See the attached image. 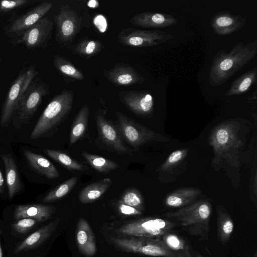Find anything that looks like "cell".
I'll return each instance as SVG.
<instances>
[{
  "instance_id": "cell-1",
  "label": "cell",
  "mask_w": 257,
  "mask_h": 257,
  "mask_svg": "<svg viewBox=\"0 0 257 257\" xmlns=\"http://www.w3.org/2000/svg\"><path fill=\"white\" fill-rule=\"evenodd\" d=\"M257 54V40L244 44L239 41L229 52L220 50L214 56L208 74L209 83L215 87L222 85L250 62Z\"/></svg>"
},
{
  "instance_id": "cell-2",
  "label": "cell",
  "mask_w": 257,
  "mask_h": 257,
  "mask_svg": "<svg viewBox=\"0 0 257 257\" xmlns=\"http://www.w3.org/2000/svg\"><path fill=\"white\" fill-rule=\"evenodd\" d=\"M211 211V203L201 200L176 211L168 212L166 216L178 221L188 233L205 240L209 236Z\"/></svg>"
},
{
  "instance_id": "cell-3",
  "label": "cell",
  "mask_w": 257,
  "mask_h": 257,
  "mask_svg": "<svg viewBox=\"0 0 257 257\" xmlns=\"http://www.w3.org/2000/svg\"><path fill=\"white\" fill-rule=\"evenodd\" d=\"M73 100L74 93L70 90H64L55 96L40 116L31 133V138L46 137L54 132L71 111Z\"/></svg>"
},
{
  "instance_id": "cell-4",
  "label": "cell",
  "mask_w": 257,
  "mask_h": 257,
  "mask_svg": "<svg viewBox=\"0 0 257 257\" xmlns=\"http://www.w3.org/2000/svg\"><path fill=\"white\" fill-rule=\"evenodd\" d=\"M48 88L41 80L34 79L22 95L13 114L15 127L27 124L40 105Z\"/></svg>"
},
{
  "instance_id": "cell-5",
  "label": "cell",
  "mask_w": 257,
  "mask_h": 257,
  "mask_svg": "<svg viewBox=\"0 0 257 257\" xmlns=\"http://www.w3.org/2000/svg\"><path fill=\"white\" fill-rule=\"evenodd\" d=\"M110 240L115 246L124 251L152 256L178 257L166 246L161 237H112Z\"/></svg>"
},
{
  "instance_id": "cell-6",
  "label": "cell",
  "mask_w": 257,
  "mask_h": 257,
  "mask_svg": "<svg viewBox=\"0 0 257 257\" xmlns=\"http://www.w3.org/2000/svg\"><path fill=\"white\" fill-rule=\"evenodd\" d=\"M235 121H227L219 124L212 131L209 138V144L217 157L231 158V155L242 146L239 138Z\"/></svg>"
},
{
  "instance_id": "cell-7",
  "label": "cell",
  "mask_w": 257,
  "mask_h": 257,
  "mask_svg": "<svg viewBox=\"0 0 257 257\" xmlns=\"http://www.w3.org/2000/svg\"><path fill=\"white\" fill-rule=\"evenodd\" d=\"M38 74L33 67L23 69L11 85L2 111L0 123L6 127L10 122L13 114L22 95Z\"/></svg>"
},
{
  "instance_id": "cell-8",
  "label": "cell",
  "mask_w": 257,
  "mask_h": 257,
  "mask_svg": "<svg viewBox=\"0 0 257 257\" xmlns=\"http://www.w3.org/2000/svg\"><path fill=\"white\" fill-rule=\"evenodd\" d=\"M116 115L118 130L123 140L133 147H138L154 141L163 143L169 141L120 112H116Z\"/></svg>"
},
{
  "instance_id": "cell-9",
  "label": "cell",
  "mask_w": 257,
  "mask_h": 257,
  "mask_svg": "<svg viewBox=\"0 0 257 257\" xmlns=\"http://www.w3.org/2000/svg\"><path fill=\"white\" fill-rule=\"evenodd\" d=\"M175 226L176 223L169 220L147 217L125 224L118 230L131 236L156 238L169 232Z\"/></svg>"
},
{
  "instance_id": "cell-10",
  "label": "cell",
  "mask_w": 257,
  "mask_h": 257,
  "mask_svg": "<svg viewBox=\"0 0 257 257\" xmlns=\"http://www.w3.org/2000/svg\"><path fill=\"white\" fill-rule=\"evenodd\" d=\"M173 38L172 34L158 29L142 30L126 28L122 30L118 35V41L122 45L140 47L159 45Z\"/></svg>"
},
{
  "instance_id": "cell-11",
  "label": "cell",
  "mask_w": 257,
  "mask_h": 257,
  "mask_svg": "<svg viewBox=\"0 0 257 257\" xmlns=\"http://www.w3.org/2000/svg\"><path fill=\"white\" fill-rule=\"evenodd\" d=\"M97 128L101 139L109 147L120 154L132 155L131 150L126 147L119 131L105 117V111L99 109L95 115Z\"/></svg>"
},
{
  "instance_id": "cell-12",
  "label": "cell",
  "mask_w": 257,
  "mask_h": 257,
  "mask_svg": "<svg viewBox=\"0 0 257 257\" xmlns=\"http://www.w3.org/2000/svg\"><path fill=\"white\" fill-rule=\"evenodd\" d=\"M53 22L43 17L20 36L12 40L13 44H22L28 48H44L50 37Z\"/></svg>"
},
{
  "instance_id": "cell-13",
  "label": "cell",
  "mask_w": 257,
  "mask_h": 257,
  "mask_svg": "<svg viewBox=\"0 0 257 257\" xmlns=\"http://www.w3.org/2000/svg\"><path fill=\"white\" fill-rule=\"evenodd\" d=\"M51 2L43 3L25 14L16 19L5 28V33L10 37H17L34 25L52 8Z\"/></svg>"
},
{
  "instance_id": "cell-14",
  "label": "cell",
  "mask_w": 257,
  "mask_h": 257,
  "mask_svg": "<svg viewBox=\"0 0 257 257\" xmlns=\"http://www.w3.org/2000/svg\"><path fill=\"white\" fill-rule=\"evenodd\" d=\"M56 36L62 42L71 41L78 33L81 20L77 13L68 5H62L54 17Z\"/></svg>"
},
{
  "instance_id": "cell-15",
  "label": "cell",
  "mask_w": 257,
  "mask_h": 257,
  "mask_svg": "<svg viewBox=\"0 0 257 257\" xmlns=\"http://www.w3.org/2000/svg\"><path fill=\"white\" fill-rule=\"evenodd\" d=\"M121 101L137 115L147 117L154 110V99L151 94L144 90L123 91L119 93Z\"/></svg>"
},
{
  "instance_id": "cell-16",
  "label": "cell",
  "mask_w": 257,
  "mask_h": 257,
  "mask_svg": "<svg viewBox=\"0 0 257 257\" xmlns=\"http://www.w3.org/2000/svg\"><path fill=\"white\" fill-rule=\"evenodd\" d=\"M246 22V17L225 11L219 12L212 17L210 26L215 34L226 36L241 29Z\"/></svg>"
},
{
  "instance_id": "cell-17",
  "label": "cell",
  "mask_w": 257,
  "mask_h": 257,
  "mask_svg": "<svg viewBox=\"0 0 257 257\" xmlns=\"http://www.w3.org/2000/svg\"><path fill=\"white\" fill-rule=\"evenodd\" d=\"M131 22L136 26L157 29L175 25L178 23V20L166 13L147 12L136 14Z\"/></svg>"
},
{
  "instance_id": "cell-18",
  "label": "cell",
  "mask_w": 257,
  "mask_h": 257,
  "mask_svg": "<svg viewBox=\"0 0 257 257\" xmlns=\"http://www.w3.org/2000/svg\"><path fill=\"white\" fill-rule=\"evenodd\" d=\"M106 79L115 85L128 86L142 84L145 78L133 67L127 65H116L104 73Z\"/></svg>"
},
{
  "instance_id": "cell-19",
  "label": "cell",
  "mask_w": 257,
  "mask_h": 257,
  "mask_svg": "<svg viewBox=\"0 0 257 257\" xmlns=\"http://www.w3.org/2000/svg\"><path fill=\"white\" fill-rule=\"evenodd\" d=\"M76 242L80 251L85 256H93L97 248L94 234L88 222L80 218L76 228Z\"/></svg>"
},
{
  "instance_id": "cell-20",
  "label": "cell",
  "mask_w": 257,
  "mask_h": 257,
  "mask_svg": "<svg viewBox=\"0 0 257 257\" xmlns=\"http://www.w3.org/2000/svg\"><path fill=\"white\" fill-rule=\"evenodd\" d=\"M59 222V219H57L30 234L16 247L14 253L17 254L39 246L52 235L56 229Z\"/></svg>"
},
{
  "instance_id": "cell-21",
  "label": "cell",
  "mask_w": 257,
  "mask_h": 257,
  "mask_svg": "<svg viewBox=\"0 0 257 257\" xmlns=\"http://www.w3.org/2000/svg\"><path fill=\"white\" fill-rule=\"evenodd\" d=\"M54 206L43 204H28L18 206L14 212V218L19 220L30 218L38 221L49 219L55 212Z\"/></svg>"
},
{
  "instance_id": "cell-22",
  "label": "cell",
  "mask_w": 257,
  "mask_h": 257,
  "mask_svg": "<svg viewBox=\"0 0 257 257\" xmlns=\"http://www.w3.org/2000/svg\"><path fill=\"white\" fill-rule=\"evenodd\" d=\"M25 156L31 167L39 173L51 179L59 177L60 174L55 166L42 155L25 151Z\"/></svg>"
},
{
  "instance_id": "cell-23",
  "label": "cell",
  "mask_w": 257,
  "mask_h": 257,
  "mask_svg": "<svg viewBox=\"0 0 257 257\" xmlns=\"http://www.w3.org/2000/svg\"><path fill=\"white\" fill-rule=\"evenodd\" d=\"M112 183L110 178H105L87 185L79 193L80 201L82 204H87L99 199L109 188Z\"/></svg>"
},
{
  "instance_id": "cell-24",
  "label": "cell",
  "mask_w": 257,
  "mask_h": 257,
  "mask_svg": "<svg viewBox=\"0 0 257 257\" xmlns=\"http://www.w3.org/2000/svg\"><path fill=\"white\" fill-rule=\"evenodd\" d=\"M1 157L5 167L9 196L12 199L22 188L17 167L10 155H2Z\"/></svg>"
},
{
  "instance_id": "cell-25",
  "label": "cell",
  "mask_w": 257,
  "mask_h": 257,
  "mask_svg": "<svg viewBox=\"0 0 257 257\" xmlns=\"http://www.w3.org/2000/svg\"><path fill=\"white\" fill-rule=\"evenodd\" d=\"M202 193L195 188L177 189L168 194L165 198V204L170 207H183L195 200Z\"/></svg>"
},
{
  "instance_id": "cell-26",
  "label": "cell",
  "mask_w": 257,
  "mask_h": 257,
  "mask_svg": "<svg viewBox=\"0 0 257 257\" xmlns=\"http://www.w3.org/2000/svg\"><path fill=\"white\" fill-rule=\"evenodd\" d=\"M256 80L257 69L254 68L235 79L224 94V96L229 97L245 93L253 85L256 83Z\"/></svg>"
},
{
  "instance_id": "cell-27",
  "label": "cell",
  "mask_w": 257,
  "mask_h": 257,
  "mask_svg": "<svg viewBox=\"0 0 257 257\" xmlns=\"http://www.w3.org/2000/svg\"><path fill=\"white\" fill-rule=\"evenodd\" d=\"M216 212L218 238L223 244H226L233 231L234 223L230 215L222 205L216 207Z\"/></svg>"
},
{
  "instance_id": "cell-28",
  "label": "cell",
  "mask_w": 257,
  "mask_h": 257,
  "mask_svg": "<svg viewBox=\"0 0 257 257\" xmlns=\"http://www.w3.org/2000/svg\"><path fill=\"white\" fill-rule=\"evenodd\" d=\"M89 114L88 106L87 104L83 105L72 123L70 132V145L75 144L84 135L87 128Z\"/></svg>"
},
{
  "instance_id": "cell-29",
  "label": "cell",
  "mask_w": 257,
  "mask_h": 257,
  "mask_svg": "<svg viewBox=\"0 0 257 257\" xmlns=\"http://www.w3.org/2000/svg\"><path fill=\"white\" fill-rule=\"evenodd\" d=\"M43 151L53 160L69 170L83 171L89 168L88 166L80 164L67 154L60 150L47 149Z\"/></svg>"
},
{
  "instance_id": "cell-30",
  "label": "cell",
  "mask_w": 257,
  "mask_h": 257,
  "mask_svg": "<svg viewBox=\"0 0 257 257\" xmlns=\"http://www.w3.org/2000/svg\"><path fill=\"white\" fill-rule=\"evenodd\" d=\"M82 156L91 167L99 172L108 173L117 169L119 166L116 162L100 156L86 152H83Z\"/></svg>"
},
{
  "instance_id": "cell-31",
  "label": "cell",
  "mask_w": 257,
  "mask_h": 257,
  "mask_svg": "<svg viewBox=\"0 0 257 257\" xmlns=\"http://www.w3.org/2000/svg\"><path fill=\"white\" fill-rule=\"evenodd\" d=\"M77 177H72L64 181L50 191L43 199L44 203H50L57 201L68 194L76 184Z\"/></svg>"
},
{
  "instance_id": "cell-32",
  "label": "cell",
  "mask_w": 257,
  "mask_h": 257,
  "mask_svg": "<svg viewBox=\"0 0 257 257\" xmlns=\"http://www.w3.org/2000/svg\"><path fill=\"white\" fill-rule=\"evenodd\" d=\"M53 62L54 66L63 75L76 80L84 79L83 73L63 57L59 55L55 56Z\"/></svg>"
},
{
  "instance_id": "cell-33",
  "label": "cell",
  "mask_w": 257,
  "mask_h": 257,
  "mask_svg": "<svg viewBox=\"0 0 257 257\" xmlns=\"http://www.w3.org/2000/svg\"><path fill=\"white\" fill-rule=\"evenodd\" d=\"M161 239L166 246L178 257H183L185 252L188 249L185 241L175 234L168 232L163 235Z\"/></svg>"
},
{
  "instance_id": "cell-34",
  "label": "cell",
  "mask_w": 257,
  "mask_h": 257,
  "mask_svg": "<svg viewBox=\"0 0 257 257\" xmlns=\"http://www.w3.org/2000/svg\"><path fill=\"white\" fill-rule=\"evenodd\" d=\"M118 203L133 207L142 211L144 209V199L140 191L135 188L125 190L120 196Z\"/></svg>"
},
{
  "instance_id": "cell-35",
  "label": "cell",
  "mask_w": 257,
  "mask_h": 257,
  "mask_svg": "<svg viewBox=\"0 0 257 257\" xmlns=\"http://www.w3.org/2000/svg\"><path fill=\"white\" fill-rule=\"evenodd\" d=\"M75 53L85 56L95 55L102 49V44L98 41L84 40L81 41L73 48Z\"/></svg>"
},
{
  "instance_id": "cell-36",
  "label": "cell",
  "mask_w": 257,
  "mask_h": 257,
  "mask_svg": "<svg viewBox=\"0 0 257 257\" xmlns=\"http://www.w3.org/2000/svg\"><path fill=\"white\" fill-rule=\"evenodd\" d=\"M188 150L186 149L173 152L161 165L160 170L165 172L175 167L185 159Z\"/></svg>"
},
{
  "instance_id": "cell-37",
  "label": "cell",
  "mask_w": 257,
  "mask_h": 257,
  "mask_svg": "<svg viewBox=\"0 0 257 257\" xmlns=\"http://www.w3.org/2000/svg\"><path fill=\"white\" fill-rule=\"evenodd\" d=\"M32 2H33L29 0L0 1V14H7Z\"/></svg>"
},
{
  "instance_id": "cell-38",
  "label": "cell",
  "mask_w": 257,
  "mask_h": 257,
  "mask_svg": "<svg viewBox=\"0 0 257 257\" xmlns=\"http://www.w3.org/2000/svg\"><path fill=\"white\" fill-rule=\"evenodd\" d=\"M37 222V220L33 218H22L14 222L13 227L16 232L24 233L30 230Z\"/></svg>"
},
{
  "instance_id": "cell-39",
  "label": "cell",
  "mask_w": 257,
  "mask_h": 257,
  "mask_svg": "<svg viewBox=\"0 0 257 257\" xmlns=\"http://www.w3.org/2000/svg\"><path fill=\"white\" fill-rule=\"evenodd\" d=\"M117 207L118 212L123 215H140L142 214V212L141 211L123 203H118Z\"/></svg>"
},
{
  "instance_id": "cell-40",
  "label": "cell",
  "mask_w": 257,
  "mask_h": 257,
  "mask_svg": "<svg viewBox=\"0 0 257 257\" xmlns=\"http://www.w3.org/2000/svg\"><path fill=\"white\" fill-rule=\"evenodd\" d=\"M246 101L251 105H256L257 101V90L256 89L248 96Z\"/></svg>"
},
{
  "instance_id": "cell-41",
  "label": "cell",
  "mask_w": 257,
  "mask_h": 257,
  "mask_svg": "<svg viewBox=\"0 0 257 257\" xmlns=\"http://www.w3.org/2000/svg\"><path fill=\"white\" fill-rule=\"evenodd\" d=\"M5 189V179L0 169V193H2Z\"/></svg>"
},
{
  "instance_id": "cell-42",
  "label": "cell",
  "mask_w": 257,
  "mask_h": 257,
  "mask_svg": "<svg viewBox=\"0 0 257 257\" xmlns=\"http://www.w3.org/2000/svg\"><path fill=\"white\" fill-rule=\"evenodd\" d=\"M183 257H192V256L191 255V254L190 253V252L189 251V249L187 250L185 252ZM195 257H204V256H201V255H197V256H196Z\"/></svg>"
},
{
  "instance_id": "cell-43",
  "label": "cell",
  "mask_w": 257,
  "mask_h": 257,
  "mask_svg": "<svg viewBox=\"0 0 257 257\" xmlns=\"http://www.w3.org/2000/svg\"><path fill=\"white\" fill-rule=\"evenodd\" d=\"M0 257H3V251L0 242Z\"/></svg>"
},
{
  "instance_id": "cell-44",
  "label": "cell",
  "mask_w": 257,
  "mask_h": 257,
  "mask_svg": "<svg viewBox=\"0 0 257 257\" xmlns=\"http://www.w3.org/2000/svg\"><path fill=\"white\" fill-rule=\"evenodd\" d=\"M38 257H41V256H38Z\"/></svg>"
}]
</instances>
